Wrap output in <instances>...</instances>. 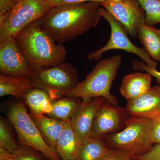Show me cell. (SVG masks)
<instances>
[{
    "instance_id": "18",
    "label": "cell",
    "mask_w": 160,
    "mask_h": 160,
    "mask_svg": "<svg viewBox=\"0 0 160 160\" xmlns=\"http://www.w3.org/2000/svg\"><path fill=\"white\" fill-rule=\"evenodd\" d=\"M137 38L150 58L160 62V29L144 23L138 29Z\"/></svg>"
},
{
    "instance_id": "1",
    "label": "cell",
    "mask_w": 160,
    "mask_h": 160,
    "mask_svg": "<svg viewBox=\"0 0 160 160\" xmlns=\"http://www.w3.org/2000/svg\"><path fill=\"white\" fill-rule=\"evenodd\" d=\"M101 7L97 2L60 5L52 7L39 22L57 43L63 44L97 26Z\"/></svg>"
},
{
    "instance_id": "14",
    "label": "cell",
    "mask_w": 160,
    "mask_h": 160,
    "mask_svg": "<svg viewBox=\"0 0 160 160\" xmlns=\"http://www.w3.org/2000/svg\"><path fill=\"white\" fill-rule=\"evenodd\" d=\"M151 75L136 72L126 75L122 80L120 93L127 102L139 97L151 90Z\"/></svg>"
},
{
    "instance_id": "16",
    "label": "cell",
    "mask_w": 160,
    "mask_h": 160,
    "mask_svg": "<svg viewBox=\"0 0 160 160\" xmlns=\"http://www.w3.org/2000/svg\"><path fill=\"white\" fill-rule=\"evenodd\" d=\"M34 88L29 77H18L0 75V96H12L18 98H24L30 89Z\"/></svg>"
},
{
    "instance_id": "24",
    "label": "cell",
    "mask_w": 160,
    "mask_h": 160,
    "mask_svg": "<svg viewBox=\"0 0 160 160\" xmlns=\"http://www.w3.org/2000/svg\"><path fill=\"white\" fill-rule=\"evenodd\" d=\"M132 67L136 71H144L151 74L160 83V72L157 69H153L147 66L146 64L141 62L138 60H133L131 62Z\"/></svg>"
},
{
    "instance_id": "6",
    "label": "cell",
    "mask_w": 160,
    "mask_h": 160,
    "mask_svg": "<svg viewBox=\"0 0 160 160\" xmlns=\"http://www.w3.org/2000/svg\"><path fill=\"white\" fill-rule=\"evenodd\" d=\"M29 77L34 88L46 91L52 100L65 96L79 83L77 69L70 63L64 62L32 72Z\"/></svg>"
},
{
    "instance_id": "27",
    "label": "cell",
    "mask_w": 160,
    "mask_h": 160,
    "mask_svg": "<svg viewBox=\"0 0 160 160\" xmlns=\"http://www.w3.org/2000/svg\"><path fill=\"white\" fill-rule=\"evenodd\" d=\"M131 158L126 152L118 149H109L101 160H130Z\"/></svg>"
},
{
    "instance_id": "4",
    "label": "cell",
    "mask_w": 160,
    "mask_h": 160,
    "mask_svg": "<svg viewBox=\"0 0 160 160\" xmlns=\"http://www.w3.org/2000/svg\"><path fill=\"white\" fill-rule=\"evenodd\" d=\"M152 120L130 116L122 129L106 135L102 138L115 149L126 152L131 158H138L152 148Z\"/></svg>"
},
{
    "instance_id": "25",
    "label": "cell",
    "mask_w": 160,
    "mask_h": 160,
    "mask_svg": "<svg viewBox=\"0 0 160 160\" xmlns=\"http://www.w3.org/2000/svg\"><path fill=\"white\" fill-rule=\"evenodd\" d=\"M12 154L13 160H42L37 154L21 147Z\"/></svg>"
},
{
    "instance_id": "8",
    "label": "cell",
    "mask_w": 160,
    "mask_h": 160,
    "mask_svg": "<svg viewBox=\"0 0 160 160\" xmlns=\"http://www.w3.org/2000/svg\"><path fill=\"white\" fill-rule=\"evenodd\" d=\"M99 13L100 16L105 19L109 23L111 28V35L105 46L87 54L88 60L98 61L106 52L120 49L128 53L136 55L145 62L147 66L157 69L158 62L151 59L143 48H139L132 42L128 37L129 34L119 22L102 6L99 9Z\"/></svg>"
},
{
    "instance_id": "32",
    "label": "cell",
    "mask_w": 160,
    "mask_h": 160,
    "mask_svg": "<svg viewBox=\"0 0 160 160\" xmlns=\"http://www.w3.org/2000/svg\"><path fill=\"white\" fill-rule=\"evenodd\" d=\"M130 160H139V159H138V160H135V159H131Z\"/></svg>"
},
{
    "instance_id": "21",
    "label": "cell",
    "mask_w": 160,
    "mask_h": 160,
    "mask_svg": "<svg viewBox=\"0 0 160 160\" xmlns=\"http://www.w3.org/2000/svg\"><path fill=\"white\" fill-rule=\"evenodd\" d=\"M80 103L69 98H63L53 101L52 109L48 115L50 117L65 122L70 121Z\"/></svg>"
},
{
    "instance_id": "30",
    "label": "cell",
    "mask_w": 160,
    "mask_h": 160,
    "mask_svg": "<svg viewBox=\"0 0 160 160\" xmlns=\"http://www.w3.org/2000/svg\"><path fill=\"white\" fill-rule=\"evenodd\" d=\"M140 160H160V144H155L148 152L138 158Z\"/></svg>"
},
{
    "instance_id": "22",
    "label": "cell",
    "mask_w": 160,
    "mask_h": 160,
    "mask_svg": "<svg viewBox=\"0 0 160 160\" xmlns=\"http://www.w3.org/2000/svg\"><path fill=\"white\" fill-rule=\"evenodd\" d=\"M146 13L145 23L154 26L160 23V0H138Z\"/></svg>"
},
{
    "instance_id": "20",
    "label": "cell",
    "mask_w": 160,
    "mask_h": 160,
    "mask_svg": "<svg viewBox=\"0 0 160 160\" xmlns=\"http://www.w3.org/2000/svg\"><path fill=\"white\" fill-rule=\"evenodd\" d=\"M109 150L102 138L91 136L82 140L76 160H101Z\"/></svg>"
},
{
    "instance_id": "5",
    "label": "cell",
    "mask_w": 160,
    "mask_h": 160,
    "mask_svg": "<svg viewBox=\"0 0 160 160\" xmlns=\"http://www.w3.org/2000/svg\"><path fill=\"white\" fill-rule=\"evenodd\" d=\"M6 116L22 145L40 152L49 160H60L55 150L46 142L22 101L12 104Z\"/></svg>"
},
{
    "instance_id": "7",
    "label": "cell",
    "mask_w": 160,
    "mask_h": 160,
    "mask_svg": "<svg viewBox=\"0 0 160 160\" xmlns=\"http://www.w3.org/2000/svg\"><path fill=\"white\" fill-rule=\"evenodd\" d=\"M51 8L43 0H17L8 18L0 25V42L11 37L15 38Z\"/></svg>"
},
{
    "instance_id": "15",
    "label": "cell",
    "mask_w": 160,
    "mask_h": 160,
    "mask_svg": "<svg viewBox=\"0 0 160 160\" xmlns=\"http://www.w3.org/2000/svg\"><path fill=\"white\" fill-rule=\"evenodd\" d=\"M82 142L70 121H67L65 122L55 150L63 160H76Z\"/></svg>"
},
{
    "instance_id": "31",
    "label": "cell",
    "mask_w": 160,
    "mask_h": 160,
    "mask_svg": "<svg viewBox=\"0 0 160 160\" xmlns=\"http://www.w3.org/2000/svg\"><path fill=\"white\" fill-rule=\"evenodd\" d=\"M0 160H13L12 153L0 147Z\"/></svg>"
},
{
    "instance_id": "11",
    "label": "cell",
    "mask_w": 160,
    "mask_h": 160,
    "mask_svg": "<svg viewBox=\"0 0 160 160\" xmlns=\"http://www.w3.org/2000/svg\"><path fill=\"white\" fill-rule=\"evenodd\" d=\"M130 116L126 108L112 105L106 100L96 114L91 136L102 138L106 135L120 131Z\"/></svg>"
},
{
    "instance_id": "17",
    "label": "cell",
    "mask_w": 160,
    "mask_h": 160,
    "mask_svg": "<svg viewBox=\"0 0 160 160\" xmlns=\"http://www.w3.org/2000/svg\"><path fill=\"white\" fill-rule=\"evenodd\" d=\"M31 116L46 142L55 150L66 122L44 115Z\"/></svg>"
},
{
    "instance_id": "13",
    "label": "cell",
    "mask_w": 160,
    "mask_h": 160,
    "mask_svg": "<svg viewBox=\"0 0 160 160\" xmlns=\"http://www.w3.org/2000/svg\"><path fill=\"white\" fill-rule=\"evenodd\" d=\"M126 109L131 116L153 120L160 114V86L135 99L127 102Z\"/></svg>"
},
{
    "instance_id": "26",
    "label": "cell",
    "mask_w": 160,
    "mask_h": 160,
    "mask_svg": "<svg viewBox=\"0 0 160 160\" xmlns=\"http://www.w3.org/2000/svg\"><path fill=\"white\" fill-rule=\"evenodd\" d=\"M17 0H0V25L8 18Z\"/></svg>"
},
{
    "instance_id": "2",
    "label": "cell",
    "mask_w": 160,
    "mask_h": 160,
    "mask_svg": "<svg viewBox=\"0 0 160 160\" xmlns=\"http://www.w3.org/2000/svg\"><path fill=\"white\" fill-rule=\"evenodd\" d=\"M32 73L64 62L67 51L42 28L39 20L26 26L16 36Z\"/></svg>"
},
{
    "instance_id": "29",
    "label": "cell",
    "mask_w": 160,
    "mask_h": 160,
    "mask_svg": "<svg viewBox=\"0 0 160 160\" xmlns=\"http://www.w3.org/2000/svg\"><path fill=\"white\" fill-rule=\"evenodd\" d=\"M151 139L152 144H160V114L152 120Z\"/></svg>"
},
{
    "instance_id": "12",
    "label": "cell",
    "mask_w": 160,
    "mask_h": 160,
    "mask_svg": "<svg viewBox=\"0 0 160 160\" xmlns=\"http://www.w3.org/2000/svg\"><path fill=\"white\" fill-rule=\"evenodd\" d=\"M106 100L97 98L80 102L72 117L70 122L74 131L82 140L91 136L96 114Z\"/></svg>"
},
{
    "instance_id": "9",
    "label": "cell",
    "mask_w": 160,
    "mask_h": 160,
    "mask_svg": "<svg viewBox=\"0 0 160 160\" xmlns=\"http://www.w3.org/2000/svg\"><path fill=\"white\" fill-rule=\"evenodd\" d=\"M101 5L122 24L132 38H137L138 29L146 19L145 11L138 0H106Z\"/></svg>"
},
{
    "instance_id": "10",
    "label": "cell",
    "mask_w": 160,
    "mask_h": 160,
    "mask_svg": "<svg viewBox=\"0 0 160 160\" xmlns=\"http://www.w3.org/2000/svg\"><path fill=\"white\" fill-rule=\"evenodd\" d=\"M0 72L1 74L18 77L31 74L28 61L14 37L0 42Z\"/></svg>"
},
{
    "instance_id": "19",
    "label": "cell",
    "mask_w": 160,
    "mask_h": 160,
    "mask_svg": "<svg viewBox=\"0 0 160 160\" xmlns=\"http://www.w3.org/2000/svg\"><path fill=\"white\" fill-rule=\"evenodd\" d=\"M32 115L49 114L52 109V99L49 94L42 89L33 88L25 94L23 98Z\"/></svg>"
},
{
    "instance_id": "23",
    "label": "cell",
    "mask_w": 160,
    "mask_h": 160,
    "mask_svg": "<svg viewBox=\"0 0 160 160\" xmlns=\"http://www.w3.org/2000/svg\"><path fill=\"white\" fill-rule=\"evenodd\" d=\"M0 147L11 153L20 147L12 137L8 125L2 119L0 121Z\"/></svg>"
},
{
    "instance_id": "28",
    "label": "cell",
    "mask_w": 160,
    "mask_h": 160,
    "mask_svg": "<svg viewBox=\"0 0 160 160\" xmlns=\"http://www.w3.org/2000/svg\"><path fill=\"white\" fill-rule=\"evenodd\" d=\"M49 6L52 7H55L64 4H75V3H80L86 2H102L106 0H43Z\"/></svg>"
},
{
    "instance_id": "3",
    "label": "cell",
    "mask_w": 160,
    "mask_h": 160,
    "mask_svg": "<svg viewBox=\"0 0 160 160\" xmlns=\"http://www.w3.org/2000/svg\"><path fill=\"white\" fill-rule=\"evenodd\" d=\"M121 55H115L100 61L82 82L78 83L65 96L81 98L86 102L97 98H102L117 106V98L110 93L112 85L116 78L122 63Z\"/></svg>"
}]
</instances>
